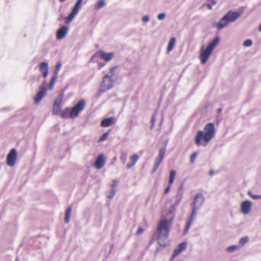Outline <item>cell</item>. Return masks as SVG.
I'll return each mask as SVG.
<instances>
[{"instance_id":"cell-1","label":"cell","mask_w":261,"mask_h":261,"mask_svg":"<svg viewBox=\"0 0 261 261\" xmlns=\"http://www.w3.org/2000/svg\"><path fill=\"white\" fill-rule=\"evenodd\" d=\"M170 231V222L168 219L161 220L158 224L157 227V240L158 244L161 246H166L167 240L169 238Z\"/></svg>"},{"instance_id":"cell-2","label":"cell","mask_w":261,"mask_h":261,"mask_svg":"<svg viewBox=\"0 0 261 261\" xmlns=\"http://www.w3.org/2000/svg\"><path fill=\"white\" fill-rule=\"evenodd\" d=\"M203 202H204V196H203L202 194L199 193L198 194V195H196V196L195 197V199H194L193 201L192 213H191L189 221H188L187 224H186V227H185L184 234H187L188 231H189V228H191L192 223H193L194 219H195V215H196V212H198V210L200 209V207L202 206Z\"/></svg>"},{"instance_id":"cell-3","label":"cell","mask_w":261,"mask_h":261,"mask_svg":"<svg viewBox=\"0 0 261 261\" xmlns=\"http://www.w3.org/2000/svg\"><path fill=\"white\" fill-rule=\"evenodd\" d=\"M114 77H115V69H113L111 72L107 74L105 77H103L99 89V93H105L108 91L110 89H112L114 86Z\"/></svg>"},{"instance_id":"cell-4","label":"cell","mask_w":261,"mask_h":261,"mask_svg":"<svg viewBox=\"0 0 261 261\" xmlns=\"http://www.w3.org/2000/svg\"><path fill=\"white\" fill-rule=\"evenodd\" d=\"M241 15V12H233V11H229L225 15H224L223 18L218 21L217 24V28L218 29H221L225 28V26L228 25L230 22H234Z\"/></svg>"},{"instance_id":"cell-5","label":"cell","mask_w":261,"mask_h":261,"mask_svg":"<svg viewBox=\"0 0 261 261\" xmlns=\"http://www.w3.org/2000/svg\"><path fill=\"white\" fill-rule=\"evenodd\" d=\"M220 41V39L218 38H215L212 42L210 43V44L206 47V49L205 51H203V52L202 53L201 56H200V59H201L202 63H206L207 62V60H209V57L212 54V51H214L215 47L217 46L218 44Z\"/></svg>"},{"instance_id":"cell-6","label":"cell","mask_w":261,"mask_h":261,"mask_svg":"<svg viewBox=\"0 0 261 261\" xmlns=\"http://www.w3.org/2000/svg\"><path fill=\"white\" fill-rule=\"evenodd\" d=\"M203 133V140L205 143H209L215 134V126L212 123H209L205 127Z\"/></svg>"},{"instance_id":"cell-7","label":"cell","mask_w":261,"mask_h":261,"mask_svg":"<svg viewBox=\"0 0 261 261\" xmlns=\"http://www.w3.org/2000/svg\"><path fill=\"white\" fill-rule=\"evenodd\" d=\"M167 142L165 143V144H164V146H163L162 147H161V149H160V151L159 153H158V156L157 157L156 161H155L154 163V165H153V170H152V173H155V172L157 170V169L159 168L160 165H161V164L162 163L163 160H164V156H165V153H166V150H167Z\"/></svg>"},{"instance_id":"cell-8","label":"cell","mask_w":261,"mask_h":261,"mask_svg":"<svg viewBox=\"0 0 261 261\" xmlns=\"http://www.w3.org/2000/svg\"><path fill=\"white\" fill-rule=\"evenodd\" d=\"M85 105H86V102L84 100H80L72 109L70 110V117L74 119L76 118L77 116H78V115L80 114V112L84 108Z\"/></svg>"},{"instance_id":"cell-9","label":"cell","mask_w":261,"mask_h":261,"mask_svg":"<svg viewBox=\"0 0 261 261\" xmlns=\"http://www.w3.org/2000/svg\"><path fill=\"white\" fill-rule=\"evenodd\" d=\"M82 2H83V0H77V3H76L75 6H74L72 12L70 13V15H68L67 18H66V23H70V21H72V20L74 19V17L78 13L79 10H80V7H81L82 6Z\"/></svg>"},{"instance_id":"cell-10","label":"cell","mask_w":261,"mask_h":261,"mask_svg":"<svg viewBox=\"0 0 261 261\" xmlns=\"http://www.w3.org/2000/svg\"><path fill=\"white\" fill-rule=\"evenodd\" d=\"M63 92H61V93L58 95V96L56 98L55 101H54V106H53V114L54 115H57L60 113V108H61L62 100H63Z\"/></svg>"},{"instance_id":"cell-11","label":"cell","mask_w":261,"mask_h":261,"mask_svg":"<svg viewBox=\"0 0 261 261\" xmlns=\"http://www.w3.org/2000/svg\"><path fill=\"white\" fill-rule=\"evenodd\" d=\"M186 247H187V242L184 241L182 242L181 244H180L175 248V250H174L173 253L172 254L171 257H170V261H173L177 256H179L180 254H182V253L186 250Z\"/></svg>"},{"instance_id":"cell-12","label":"cell","mask_w":261,"mask_h":261,"mask_svg":"<svg viewBox=\"0 0 261 261\" xmlns=\"http://www.w3.org/2000/svg\"><path fill=\"white\" fill-rule=\"evenodd\" d=\"M17 160V152L15 150H12L8 154L6 158V164L9 167H13Z\"/></svg>"},{"instance_id":"cell-13","label":"cell","mask_w":261,"mask_h":261,"mask_svg":"<svg viewBox=\"0 0 261 261\" xmlns=\"http://www.w3.org/2000/svg\"><path fill=\"white\" fill-rule=\"evenodd\" d=\"M60 66H61V64H60V63H57V66H56L55 70H54V74H53V77H52V78H51V82H50V84H49V89H52V88H53V86H54V83H55L56 80H57V74H58L59 70H60Z\"/></svg>"},{"instance_id":"cell-14","label":"cell","mask_w":261,"mask_h":261,"mask_svg":"<svg viewBox=\"0 0 261 261\" xmlns=\"http://www.w3.org/2000/svg\"><path fill=\"white\" fill-rule=\"evenodd\" d=\"M105 157L103 154H100L98 158L96 159V163H95V167L97 169H101L105 166Z\"/></svg>"},{"instance_id":"cell-15","label":"cell","mask_w":261,"mask_h":261,"mask_svg":"<svg viewBox=\"0 0 261 261\" xmlns=\"http://www.w3.org/2000/svg\"><path fill=\"white\" fill-rule=\"evenodd\" d=\"M46 92H47L46 87H42V88L38 91V93H37L36 96H35V99H34L35 103H38V102H40L41 100H42L44 96H45Z\"/></svg>"},{"instance_id":"cell-16","label":"cell","mask_w":261,"mask_h":261,"mask_svg":"<svg viewBox=\"0 0 261 261\" xmlns=\"http://www.w3.org/2000/svg\"><path fill=\"white\" fill-rule=\"evenodd\" d=\"M97 54L99 55V58H100L101 60H103L105 62L109 61L113 57V54H112V53H105L102 52V51H100V52L98 53Z\"/></svg>"},{"instance_id":"cell-17","label":"cell","mask_w":261,"mask_h":261,"mask_svg":"<svg viewBox=\"0 0 261 261\" xmlns=\"http://www.w3.org/2000/svg\"><path fill=\"white\" fill-rule=\"evenodd\" d=\"M251 209V202L250 201H244L241 204V211L244 214H248Z\"/></svg>"},{"instance_id":"cell-18","label":"cell","mask_w":261,"mask_h":261,"mask_svg":"<svg viewBox=\"0 0 261 261\" xmlns=\"http://www.w3.org/2000/svg\"><path fill=\"white\" fill-rule=\"evenodd\" d=\"M67 28L66 27H62L60 28V29H59L58 31H57V39L60 40L62 39V38H64L65 36H66V33H67Z\"/></svg>"},{"instance_id":"cell-19","label":"cell","mask_w":261,"mask_h":261,"mask_svg":"<svg viewBox=\"0 0 261 261\" xmlns=\"http://www.w3.org/2000/svg\"><path fill=\"white\" fill-rule=\"evenodd\" d=\"M116 191H117V182L115 181L114 183H113V184L112 185L111 189H110L109 193H108V199H113V197H114L115 195Z\"/></svg>"},{"instance_id":"cell-20","label":"cell","mask_w":261,"mask_h":261,"mask_svg":"<svg viewBox=\"0 0 261 261\" xmlns=\"http://www.w3.org/2000/svg\"><path fill=\"white\" fill-rule=\"evenodd\" d=\"M40 70L42 73L43 77H46L47 75L48 74V64L47 63H41L40 64Z\"/></svg>"},{"instance_id":"cell-21","label":"cell","mask_w":261,"mask_h":261,"mask_svg":"<svg viewBox=\"0 0 261 261\" xmlns=\"http://www.w3.org/2000/svg\"><path fill=\"white\" fill-rule=\"evenodd\" d=\"M113 122H114L113 118H108V119H104V120L101 122V125H102V127H104V128H105V127H109L112 125Z\"/></svg>"},{"instance_id":"cell-22","label":"cell","mask_w":261,"mask_h":261,"mask_svg":"<svg viewBox=\"0 0 261 261\" xmlns=\"http://www.w3.org/2000/svg\"><path fill=\"white\" fill-rule=\"evenodd\" d=\"M138 158H139L138 155L134 154L133 156H132L131 157H130V162H129V164H128V166H127V167H128V168H130V167H134V166L135 165V164H136V163H137V161H138Z\"/></svg>"},{"instance_id":"cell-23","label":"cell","mask_w":261,"mask_h":261,"mask_svg":"<svg viewBox=\"0 0 261 261\" xmlns=\"http://www.w3.org/2000/svg\"><path fill=\"white\" fill-rule=\"evenodd\" d=\"M175 177H176V172L173 170V171H171V173L170 174V180H169V185H168V187L167 188V189L165 190V193H167V192H168L169 189H170V185L172 184V183L174 182V180H175Z\"/></svg>"},{"instance_id":"cell-24","label":"cell","mask_w":261,"mask_h":261,"mask_svg":"<svg viewBox=\"0 0 261 261\" xmlns=\"http://www.w3.org/2000/svg\"><path fill=\"white\" fill-rule=\"evenodd\" d=\"M71 212H72V208L69 207L67 209V210L66 211V214H65L64 217V221L66 223H68L70 220V216H71Z\"/></svg>"},{"instance_id":"cell-25","label":"cell","mask_w":261,"mask_h":261,"mask_svg":"<svg viewBox=\"0 0 261 261\" xmlns=\"http://www.w3.org/2000/svg\"><path fill=\"white\" fill-rule=\"evenodd\" d=\"M175 44L176 39L174 38H172L171 39H170V42L168 44V46H167V52H170V51L173 49L174 46H175Z\"/></svg>"},{"instance_id":"cell-26","label":"cell","mask_w":261,"mask_h":261,"mask_svg":"<svg viewBox=\"0 0 261 261\" xmlns=\"http://www.w3.org/2000/svg\"><path fill=\"white\" fill-rule=\"evenodd\" d=\"M203 139V133L202 131H199L198 133H197L196 136H195V143H196V144H200V143H201L202 140Z\"/></svg>"},{"instance_id":"cell-27","label":"cell","mask_w":261,"mask_h":261,"mask_svg":"<svg viewBox=\"0 0 261 261\" xmlns=\"http://www.w3.org/2000/svg\"><path fill=\"white\" fill-rule=\"evenodd\" d=\"M105 0H100V1H99V2H98L97 3H96V9H102V7H104V6H105Z\"/></svg>"},{"instance_id":"cell-28","label":"cell","mask_w":261,"mask_h":261,"mask_svg":"<svg viewBox=\"0 0 261 261\" xmlns=\"http://www.w3.org/2000/svg\"><path fill=\"white\" fill-rule=\"evenodd\" d=\"M248 240H249V239H248V237H242V238L240 240V242H239V244H240V247L244 246V245L246 244L247 243H248Z\"/></svg>"},{"instance_id":"cell-29","label":"cell","mask_w":261,"mask_h":261,"mask_svg":"<svg viewBox=\"0 0 261 261\" xmlns=\"http://www.w3.org/2000/svg\"><path fill=\"white\" fill-rule=\"evenodd\" d=\"M215 3V0H207V2H206V6L209 9H212V6Z\"/></svg>"},{"instance_id":"cell-30","label":"cell","mask_w":261,"mask_h":261,"mask_svg":"<svg viewBox=\"0 0 261 261\" xmlns=\"http://www.w3.org/2000/svg\"><path fill=\"white\" fill-rule=\"evenodd\" d=\"M237 248H238V247L237 246H231V247H228V248H227V251H228V252H233V251H236Z\"/></svg>"},{"instance_id":"cell-31","label":"cell","mask_w":261,"mask_h":261,"mask_svg":"<svg viewBox=\"0 0 261 261\" xmlns=\"http://www.w3.org/2000/svg\"><path fill=\"white\" fill-rule=\"evenodd\" d=\"M108 134V132H107V133H105L103 135H102V137H100V138L99 139V142H102V141H105V140L107 138Z\"/></svg>"},{"instance_id":"cell-32","label":"cell","mask_w":261,"mask_h":261,"mask_svg":"<svg viewBox=\"0 0 261 261\" xmlns=\"http://www.w3.org/2000/svg\"><path fill=\"white\" fill-rule=\"evenodd\" d=\"M243 44H244V46H245V47H250V46H251V45H252V41H251V40H250V39L246 40V41L244 42Z\"/></svg>"},{"instance_id":"cell-33","label":"cell","mask_w":261,"mask_h":261,"mask_svg":"<svg viewBox=\"0 0 261 261\" xmlns=\"http://www.w3.org/2000/svg\"><path fill=\"white\" fill-rule=\"evenodd\" d=\"M195 157H196V153H193L190 157V162L193 163L194 161H195Z\"/></svg>"},{"instance_id":"cell-34","label":"cell","mask_w":261,"mask_h":261,"mask_svg":"<svg viewBox=\"0 0 261 261\" xmlns=\"http://www.w3.org/2000/svg\"><path fill=\"white\" fill-rule=\"evenodd\" d=\"M164 18H165V14H164V13H161V14H160L159 15H158V19H159V20L164 19Z\"/></svg>"},{"instance_id":"cell-35","label":"cell","mask_w":261,"mask_h":261,"mask_svg":"<svg viewBox=\"0 0 261 261\" xmlns=\"http://www.w3.org/2000/svg\"><path fill=\"white\" fill-rule=\"evenodd\" d=\"M249 195H251L253 199H260L261 195H253L251 192H249Z\"/></svg>"},{"instance_id":"cell-36","label":"cell","mask_w":261,"mask_h":261,"mask_svg":"<svg viewBox=\"0 0 261 261\" xmlns=\"http://www.w3.org/2000/svg\"><path fill=\"white\" fill-rule=\"evenodd\" d=\"M143 21H144V22H147V21H149V17L148 16H144V18H143Z\"/></svg>"},{"instance_id":"cell-37","label":"cell","mask_w":261,"mask_h":261,"mask_svg":"<svg viewBox=\"0 0 261 261\" xmlns=\"http://www.w3.org/2000/svg\"><path fill=\"white\" fill-rule=\"evenodd\" d=\"M143 231H144V229H143V228H139V229H138V232H137V234H141V233L143 232Z\"/></svg>"},{"instance_id":"cell-38","label":"cell","mask_w":261,"mask_h":261,"mask_svg":"<svg viewBox=\"0 0 261 261\" xmlns=\"http://www.w3.org/2000/svg\"><path fill=\"white\" fill-rule=\"evenodd\" d=\"M259 31H260V32H261V24H260V25L259 26Z\"/></svg>"},{"instance_id":"cell-39","label":"cell","mask_w":261,"mask_h":261,"mask_svg":"<svg viewBox=\"0 0 261 261\" xmlns=\"http://www.w3.org/2000/svg\"><path fill=\"white\" fill-rule=\"evenodd\" d=\"M60 2H63V1H65V0H60Z\"/></svg>"}]
</instances>
